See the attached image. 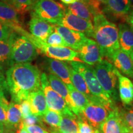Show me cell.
Here are the masks:
<instances>
[{
  "instance_id": "10",
  "label": "cell",
  "mask_w": 133,
  "mask_h": 133,
  "mask_svg": "<svg viewBox=\"0 0 133 133\" xmlns=\"http://www.w3.org/2000/svg\"><path fill=\"white\" fill-rule=\"evenodd\" d=\"M58 25L82 33L89 38L93 37L94 26L92 23L75 16L69 9L65 10L64 17Z\"/></svg>"
},
{
  "instance_id": "42",
  "label": "cell",
  "mask_w": 133,
  "mask_h": 133,
  "mask_svg": "<svg viewBox=\"0 0 133 133\" xmlns=\"http://www.w3.org/2000/svg\"><path fill=\"white\" fill-rule=\"evenodd\" d=\"M19 133H29V132H28V131L26 130L24 126H22L21 128H20V131Z\"/></svg>"
},
{
  "instance_id": "37",
  "label": "cell",
  "mask_w": 133,
  "mask_h": 133,
  "mask_svg": "<svg viewBox=\"0 0 133 133\" xmlns=\"http://www.w3.org/2000/svg\"><path fill=\"white\" fill-rule=\"evenodd\" d=\"M29 133H49L41 126L35 124L28 126H24Z\"/></svg>"
},
{
  "instance_id": "5",
  "label": "cell",
  "mask_w": 133,
  "mask_h": 133,
  "mask_svg": "<svg viewBox=\"0 0 133 133\" xmlns=\"http://www.w3.org/2000/svg\"><path fill=\"white\" fill-rule=\"evenodd\" d=\"M38 54L37 48L33 43L25 36L15 33L10 57V65L32 62Z\"/></svg>"
},
{
  "instance_id": "7",
  "label": "cell",
  "mask_w": 133,
  "mask_h": 133,
  "mask_svg": "<svg viewBox=\"0 0 133 133\" xmlns=\"http://www.w3.org/2000/svg\"><path fill=\"white\" fill-rule=\"evenodd\" d=\"M43 54L50 59L66 61L70 62H82L79 59L78 54L74 49L68 47H57L48 45L45 42L36 39L28 33L25 36Z\"/></svg>"
},
{
  "instance_id": "43",
  "label": "cell",
  "mask_w": 133,
  "mask_h": 133,
  "mask_svg": "<svg viewBox=\"0 0 133 133\" xmlns=\"http://www.w3.org/2000/svg\"><path fill=\"white\" fill-rule=\"evenodd\" d=\"M0 133H4V125L1 123H0Z\"/></svg>"
},
{
  "instance_id": "4",
  "label": "cell",
  "mask_w": 133,
  "mask_h": 133,
  "mask_svg": "<svg viewBox=\"0 0 133 133\" xmlns=\"http://www.w3.org/2000/svg\"><path fill=\"white\" fill-rule=\"evenodd\" d=\"M94 74L104 91L113 101H118L116 69L107 60L103 59L94 65Z\"/></svg>"
},
{
  "instance_id": "24",
  "label": "cell",
  "mask_w": 133,
  "mask_h": 133,
  "mask_svg": "<svg viewBox=\"0 0 133 133\" xmlns=\"http://www.w3.org/2000/svg\"><path fill=\"white\" fill-rule=\"evenodd\" d=\"M70 79L71 84L74 86V88L79 92L84 94L89 99V101L98 100L97 98L91 94L82 75L73 69H70Z\"/></svg>"
},
{
  "instance_id": "32",
  "label": "cell",
  "mask_w": 133,
  "mask_h": 133,
  "mask_svg": "<svg viewBox=\"0 0 133 133\" xmlns=\"http://www.w3.org/2000/svg\"><path fill=\"white\" fill-rule=\"evenodd\" d=\"M9 103L4 97L3 91L0 92V123L6 127L8 124L7 112Z\"/></svg>"
},
{
  "instance_id": "48",
  "label": "cell",
  "mask_w": 133,
  "mask_h": 133,
  "mask_svg": "<svg viewBox=\"0 0 133 133\" xmlns=\"http://www.w3.org/2000/svg\"><path fill=\"white\" fill-rule=\"evenodd\" d=\"M131 3H132V4L133 5V0H131Z\"/></svg>"
},
{
  "instance_id": "2",
  "label": "cell",
  "mask_w": 133,
  "mask_h": 133,
  "mask_svg": "<svg viewBox=\"0 0 133 133\" xmlns=\"http://www.w3.org/2000/svg\"><path fill=\"white\" fill-rule=\"evenodd\" d=\"M93 37L101 48L103 57L108 59L116 51L120 49L118 28L106 19L103 13L96 15L93 19Z\"/></svg>"
},
{
  "instance_id": "23",
  "label": "cell",
  "mask_w": 133,
  "mask_h": 133,
  "mask_svg": "<svg viewBox=\"0 0 133 133\" xmlns=\"http://www.w3.org/2000/svg\"><path fill=\"white\" fill-rule=\"evenodd\" d=\"M7 119L8 124L6 127L9 130L22 127V116L19 104L14 102L9 103L7 112Z\"/></svg>"
},
{
  "instance_id": "11",
  "label": "cell",
  "mask_w": 133,
  "mask_h": 133,
  "mask_svg": "<svg viewBox=\"0 0 133 133\" xmlns=\"http://www.w3.org/2000/svg\"><path fill=\"white\" fill-rule=\"evenodd\" d=\"M76 52L82 62L89 66L95 65L101 62L104 57L97 43L88 38Z\"/></svg>"
},
{
  "instance_id": "6",
  "label": "cell",
  "mask_w": 133,
  "mask_h": 133,
  "mask_svg": "<svg viewBox=\"0 0 133 133\" xmlns=\"http://www.w3.org/2000/svg\"><path fill=\"white\" fill-rule=\"evenodd\" d=\"M31 10L32 17L38 18L56 25L59 24L65 11L61 4L53 0H37Z\"/></svg>"
},
{
  "instance_id": "38",
  "label": "cell",
  "mask_w": 133,
  "mask_h": 133,
  "mask_svg": "<svg viewBox=\"0 0 133 133\" xmlns=\"http://www.w3.org/2000/svg\"><path fill=\"white\" fill-rule=\"evenodd\" d=\"M6 86V83L5 80L4 76L3 75L2 70V66L0 65V91H3L4 87Z\"/></svg>"
},
{
  "instance_id": "9",
  "label": "cell",
  "mask_w": 133,
  "mask_h": 133,
  "mask_svg": "<svg viewBox=\"0 0 133 133\" xmlns=\"http://www.w3.org/2000/svg\"><path fill=\"white\" fill-rule=\"evenodd\" d=\"M110 111L98 100L89 101V103L81 111L80 116L87 121L94 129H99L104 122Z\"/></svg>"
},
{
  "instance_id": "50",
  "label": "cell",
  "mask_w": 133,
  "mask_h": 133,
  "mask_svg": "<svg viewBox=\"0 0 133 133\" xmlns=\"http://www.w3.org/2000/svg\"></svg>"
},
{
  "instance_id": "28",
  "label": "cell",
  "mask_w": 133,
  "mask_h": 133,
  "mask_svg": "<svg viewBox=\"0 0 133 133\" xmlns=\"http://www.w3.org/2000/svg\"><path fill=\"white\" fill-rule=\"evenodd\" d=\"M121 124L133 133V105L124 106L119 110Z\"/></svg>"
},
{
  "instance_id": "26",
  "label": "cell",
  "mask_w": 133,
  "mask_h": 133,
  "mask_svg": "<svg viewBox=\"0 0 133 133\" xmlns=\"http://www.w3.org/2000/svg\"><path fill=\"white\" fill-rule=\"evenodd\" d=\"M16 32H13L7 39L0 41V65L8 64L10 65V57L13 39Z\"/></svg>"
},
{
  "instance_id": "35",
  "label": "cell",
  "mask_w": 133,
  "mask_h": 133,
  "mask_svg": "<svg viewBox=\"0 0 133 133\" xmlns=\"http://www.w3.org/2000/svg\"><path fill=\"white\" fill-rule=\"evenodd\" d=\"M14 32L9 26L0 22V41L7 39Z\"/></svg>"
},
{
  "instance_id": "34",
  "label": "cell",
  "mask_w": 133,
  "mask_h": 133,
  "mask_svg": "<svg viewBox=\"0 0 133 133\" xmlns=\"http://www.w3.org/2000/svg\"><path fill=\"white\" fill-rule=\"evenodd\" d=\"M40 116H36L33 115H30L29 116L23 119L22 123L23 126H28L31 125H35L36 124H42Z\"/></svg>"
},
{
  "instance_id": "21",
  "label": "cell",
  "mask_w": 133,
  "mask_h": 133,
  "mask_svg": "<svg viewBox=\"0 0 133 133\" xmlns=\"http://www.w3.org/2000/svg\"><path fill=\"white\" fill-rule=\"evenodd\" d=\"M27 101L30 105L31 114L36 116H42L49 109L42 89L33 91L29 94Z\"/></svg>"
},
{
  "instance_id": "25",
  "label": "cell",
  "mask_w": 133,
  "mask_h": 133,
  "mask_svg": "<svg viewBox=\"0 0 133 133\" xmlns=\"http://www.w3.org/2000/svg\"><path fill=\"white\" fill-rule=\"evenodd\" d=\"M78 116L76 115H62L59 126L60 133H78Z\"/></svg>"
},
{
  "instance_id": "45",
  "label": "cell",
  "mask_w": 133,
  "mask_h": 133,
  "mask_svg": "<svg viewBox=\"0 0 133 133\" xmlns=\"http://www.w3.org/2000/svg\"><path fill=\"white\" fill-rule=\"evenodd\" d=\"M1 1H3V2H5L6 3H9V1L10 0H1Z\"/></svg>"
},
{
  "instance_id": "22",
  "label": "cell",
  "mask_w": 133,
  "mask_h": 133,
  "mask_svg": "<svg viewBox=\"0 0 133 133\" xmlns=\"http://www.w3.org/2000/svg\"><path fill=\"white\" fill-rule=\"evenodd\" d=\"M121 121L119 109L115 107L109 113L104 122L98 130L100 133H121Z\"/></svg>"
},
{
  "instance_id": "13",
  "label": "cell",
  "mask_w": 133,
  "mask_h": 133,
  "mask_svg": "<svg viewBox=\"0 0 133 133\" xmlns=\"http://www.w3.org/2000/svg\"><path fill=\"white\" fill-rule=\"evenodd\" d=\"M104 12L116 18L127 17L132 9L131 0H105Z\"/></svg>"
},
{
  "instance_id": "14",
  "label": "cell",
  "mask_w": 133,
  "mask_h": 133,
  "mask_svg": "<svg viewBox=\"0 0 133 133\" xmlns=\"http://www.w3.org/2000/svg\"><path fill=\"white\" fill-rule=\"evenodd\" d=\"M109 60L119 73L133 79V61L125 52L120 49L117 50Z\"/></svg>"
},
{
  "instance_id": "12",
  "label": "cell",
  "mask_w": 133,
  "mask_h": 133,
  "mask_svg": "<svg viewBox=\"0 0 133 133\" xmlns=\"http://www.w3.org/2000/svg\"><path fill=\"white\" fill-rule=\"evenodd\" d=\"M0 22L9 26L17 34L24 36L27 33L21 25L17 11L8 3L0 2Z\"/></svg>"
},
{
  "instance_id": "8",
  "label": "cell",
  "mask_w": 133,
  "mask_h": 133,
  "mask_svg": "<svg viewBox=\"0 0 133 133\" xmlns=\"http://www.w3.org/2000/svg\"><path fill=\"white\" fill-rule=\"evenodd\" d=\"M41 86L45 96L48 109L59 112L61 115L74 114L68 107L64 99L51 87L47 75L44 73L41 75Z\"/></svg>"
},
{
  "instance_id": "16",
  "label": "cell",
  "mask_w": 133,
  "mask_h": 133,
  "mask_svg": "<svg viewBox=\"0 0 133 133\" xmlns=\"http://www.w3.org/2000/svg\"><path fill=\"white\" fill-rule=\"evenodd\" d=\"M54 29L62 36L68 47L77 51L87 37L82 33L76 31L61 25H54Z\"/></svg>"
},
{
  "instance_id": "46",
  "label": "cell",
  "mask_w": 133,
  "mask_h": 133,
  "mask_svg": "<svg viewBox=\"0 0 133 133\" xmlns=\"http://www.w3.org/2000/svg\"><path fill=\"white\" fill-rule=\"evenodd\" d=\"M93 133H100V132H99V131L98 130V129H95Z\"/></svg>"
},
{
  "instance_id": "17",
  "label": "cell",
  "mask_w": 133,
  "mask_h": 133,
  "mask_svg": "<svg viewBox=\"0 0 133 133\" xmlns=\"http://www.w3.org/2000/svg\"><path fill=\"white\" fill-rule=\"evenodd\" d=\"M46 67L51 74L61 79L66 85L71 84L70 68L64 62L48 58L46 59Z\"/></svg>"
},
{
  "instance_id": "27",
  "label": "cell",
  "mask_w": 133,
  "mask_h": 133,
  "mask_svg": "<svg viewBox=\"0 0 133 133\" xmlns=\"http://www.w3.org/2000/svg\"><path fill=\"white\" fill-rule=\"evenodd\" d=\"M67 87L68 90L70 93V95L72 99L73 102L76 105L77 109L80 113L83 109L88 105L89 103V99L86 97L84 94L77 91L72 84L70 85H66Z\"/></svg>"
},
{
  "instance_id": "30",
  "label": "cell",
  "mask_w": 133,
  "mask_h": 133,
  "mask_svg": "<svg viewBox=\"0 0 133 133\" xmlns=\"http://www.w3.org/2000/svg\"><path fill=\"white\" fill-rule=\"evenodd\" d=\"M37 0H10L9 3L19 13H24L32 9Z\"/></svg>"
},
{
  "instance_id": "20",
  "label": "cell",
  "mask_w": 133,
  "mask_h": 133,
  "mask_svg": "<svg viewBox=\"0 0 133 133\" xmlns=\"http://www.w3.org/2000/svg\"><path fill=\"white\" fill-rule=\"evenodd\" d=\"M118 35L119 48L133 61V30L127 24H119Z\"/></svg>"
},
{
  "instance_id": "36",
  "label": "cell",
  "mask_w": 133,
  "mask_h": 133,
  "mask_svg": "<svg viewBox=\"0 0 133 133\" xmlns=\"http://www.w3.org/2000/svg\"><path fill=\"white\" fill-rule=\"evenodd\" d=\"M19 105L22 116V119L31 115L30 105V103L27 100H25V101H24L23 102L20 103Z\"/></svg>"
},
{
  "instance_id": "3",
  "label": "cell",
  "mask_w": 133,
  "mask_h": 133,
  "mask_svg": "<svg viewBox=\"0 0 133 133\" xmlns=\"http://www.w3.org/2000/svg\"><path fill=\"white\" fill-rule=\"evenodd\" d=\"M70 64L73 69L82 75L91 94L97 98L109 111L113 110L115 107L114 102L102 89L94 74L93 68L83 62H71Z\"/></svg>"
},
{
  "instance_id": "1",
  "label": "cell",
  "mask_w": 133,
  "mask_h": 133,
  "mask_svg": "<svg viewBox=\"0 0 133 133\" xmlns=\"http://www.w3.org/2000/svg\"><path fill=\"white\" fill-rule=\"evenodd\" d=\"M41 73L30 63L11 66L6 72V86L13 102L20 104L27 100L31 92L41 89Z\"/></svg>"
},
{
  "instance_id": "19",
  "label": "cell",
  "mask_w": 133,
  "mask_h": 133,
  "mask_svg": "<svg viewBox=\"0 0 133 133\" xmlns=\"http://www.w3.org/2000/svg\"><path fill=\"white\" fill-rule=\"evenodd\" d=\"M29 30L31 36L44 41L54 30V25L36 17H32L29 22Z\"/></svg>"
},
{
  "instance_id": "33",
  "label": "cell",
  "mask_w": 133,
  "mask_h": 133,
  "mask_svg": "<svg viewBox=\"0 0 133 133\" xmlns=\"http://www.w3.org/2000/svg\"><path fill=\"white\" fill-rule=\"evenodd\" d=\"M77 123L78 133H93L95 130L87 121L83 119L80 116H78Z\"/></svg>"
},
{
  "instance_id": "40",
  "label": "cell",
  "mask_w": 133,
  "mask_h": 133,
  "mask_svg": "<svg viewBox=\"0 0 133 133\" xmlns=\"http://www.w3.org/2000/svg\"><path fill=\"white\" fill-rule=\"evenodd\" d=\"M61 1H62V2L63 3H64V4L70 5L74 4V3L76 2V1H78V0H61Z\"/></svg>"
},
{
  "instance_id": "41",
  "label": "cell",
  "mask_w": 133,
  "mask_h": 133,
  "mask_svg": "<svg viewBox=\"0 0 133 133\" xmlns=\"http://www.w3.org/2000/svg\"><path fill=\"white\" fill-rule=\"evenodd\" d=\"M121 133H132L131 131H130L129 129H128L126 127L121 124Z\"/></svg>"
},
{
  "instance_id": "44",
  "label": "cell",
  "mask_w": 133,
  "mask_h": 133,
  "mask_svg": "<svg viewBox=\"0 0 133 133\" xmlns=\"http://www.w3.org/2000/svg\"><path fill=\"white\" fill-rule=\"evenodd\" d=\"M93 1H96V2L97 3H103V4H104L105 2V0H93Z\"/></svg>"
},
{
  "instance_id": "15",
  "label": "cell",
  "mask_w": 133,
  "mask_h": 133,
  "mask_svg": "<svg viewBox=\"0 0 133 133\" xmlns=\"http://www.w3.org/2000/svg\"><path fill=\"white\" fill-rule=\"evenodd\" d=\"M47 78L51 87L64 99L71 112L77 116L80 115V113L71 99L66 84L61 79L52 74H49L47 75Z\"/></svg>"
},
{
  "instance_id": "31",
  "label": "cell",
  "mask_w": 133,
  "mask_h": 133,
  "mask_svg": "<svg viewBox=\"0 0 133 133\" xmlns=\"http://www.w3.org/2000/svg\"><path fill=\"white\" fill-rule=\"evenodd\" d=\"M45 43L48 45L52 46H57V47H68L67 44L65 42L62 36L59 34L56 30L54 29L52 32L48 36L45 41Z\"/></svg>"
},
{
  "instance_id": "49",
  "label": "cell",
  "mask_w": 133,
  "mask_h": 133,
  "mask_svg": "<svg viewBox=\"0 0 133 133\" xmlns=\"http://www.w3.org/2000/svg\"><path fill=\"white\" fill-rule=\"evenodd\" d=\"M0 92H1V91H0Z\"/></svg>"
},
{
  "instance_id": "39",
  "label": "cell",
  "mask_w": 133,
  "mask_h": 133,
  "mask_svg": "<svg viewBox=\"0 0 133 133\" xmlns=\"http://www.w3.org/2000/svg\"><path fill=\"white\" fill-rule=\"evenodd\" d=\"M126 22L128 23L127 24L130 26L131 29L133 30V8L128 16H127V17L126 18Z\"/></svg>"
},
{
  "instance_id": "29",
  "label": "cell",
  "mask_w": 133,
  "mask_h": 133,
  "mask_svg": "<svg viewBox=\"0 0 133 133\" xmlns=\"http://www.w3.org/2000/svg\"><path fill=\"white\" fill-rule=\"evenodd\" d=\"M41 118L51 127L58 128L62 119V115L56 111L48 109L45 114L41 116Z\"/></svg>"
},
{
  "instance_id": "47",
  "label": "cell",
  "mask_w": 133,
  "mask_h": 133,
  "mask_svg": "<svg viewBox=\"0 0 133 133\" xmlns=\"http://www.w3.org/2000/svg\"><path fill=\"white\" fill-rule=\"evenodd\" d=\"M51 133H60L59 132V131H52V132Z\"/></svg>"
},
{
  "instance_id": "18",
  "label": "cell",
  "mask_w": 133,
  "mask_h": 133,
  "mask_svg": "<svg viewBox=\"0 0 133 133\" xmlns=\"http://www.w3.org/2000/svg\"><path fill=\"white\" fill-rule=\"evenodd\" d=\"M119 97L124 106L131 105L133 103V83L129 78L123 75L116 69Z\"/></svg>"
}]
</instances>
